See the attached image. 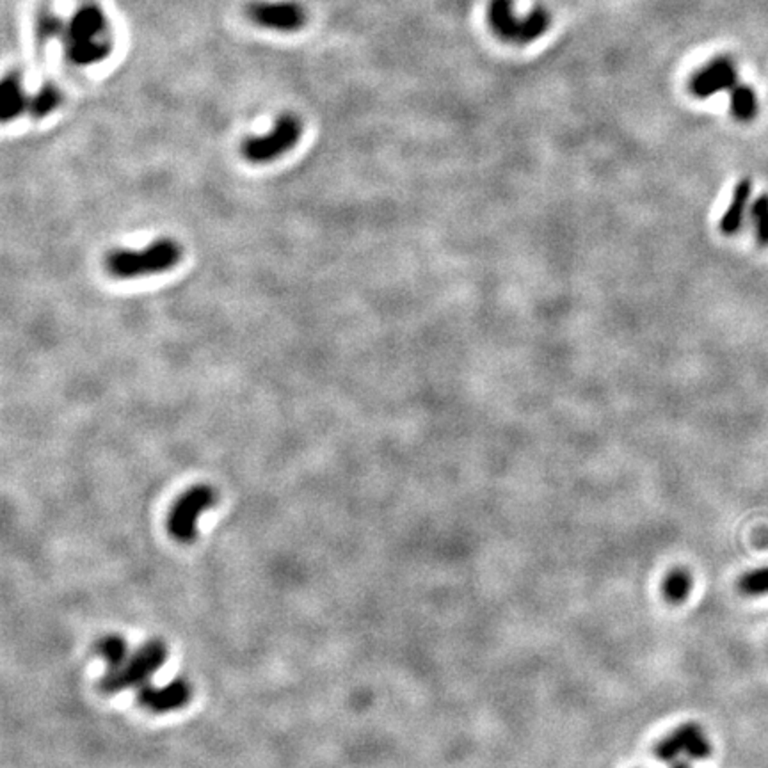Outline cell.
<instances>
[{
    "instance_id": "obj_4",
    "label": "cell",
    "mask_w": 768,
    "mask_h": 768,
    "mask_svg": "<svg viewBox=\"0 0 768 768\" xmlns=\"http://www.w3.org/2000/svg\"><path fill=\"white\" fill-rule=\"evenodd\" d=\"M217 504V491L209 484H198L187 489L172 504L168 516V532L178 541L191 545L198 537V519Z\"/></svg>"
},
{
    "instance_id": "obj_11",
    "label": "cell",
    "mask_w": 768,
    "mask_h": 768,
    "mask_svg": "<svg viewBox=\"0 0 768 768\" xmlns=\"http://www.w3.org/2000/svg\"><path fill=\"white\" fill-rule=\"evenodd\" d=\"M731 114L734 120L747 123L758 114V94L747 84H738L731 91Z\"/></svg>"
},
{
    "instance_id": "obj_2",
    "label": "cell",
    "mask_w": 768,
    "mask_h": 768,
    "mask_svg": "<svg viewBox=\"0 0 768 768\" xmlns=\"http://www.w3.org/2000/svg\"><path fill=\"white\" fill-rule=\"evenodd\" d=\"M550 15L543 7L530 13H517L514 0H493L489 4V24L506 42L528 44L541 38L550 27Z\"/></svg>"
},
{
    "instance_id": "obj_9",
    "label": "cell",
    "mask_w": 768,
    "mask_h": 768,
    "mask_svg": "<svg viewBox=\"0 0 768 768\" xmlns=\"http://www.w3.org/2000/svg\"><path fill=\"white\" fill-rule=\"evenodd\" d=\"M753 194V183L749 178H743L736 183L734 191H733V198L731 203L727 207L723 219H721V231L733 237L742 230L745 213H747V207H749V200Z\"/></svg>"
},
{
    "instance_id": "obj_12",
    "label": "cell",
    "mask_w": 768,
    "mask_h": 768,
    "mask_svg": "<svg viewBox=\"0 0 768 768\" xmlns=\"http://www.w3.org/2000/svg\"><path fill=\"white\" fill-rule=\"evenodd\" d=\"M94 649H96V655L102 656L107 662V665H109L107 673L118 671L120 667H123V664L128 660L127 642L120 635H107V637L98 640Z\"/></svg>"
},
{
    "instance_id": "obj_10",
    "label": "cell",
    "mask_w": 768,
    "mask_h": 768,
    "mask_svg": "<svg viewBox=\"0 0 768 768\" xmlns=\"http://www.w3.org/2000/svg\"><path fill=\"white\" fill-rule=\"evenodd\" d=\"M692 587H694L692 575L684 567H674L667 571V575L662 580V595L665 597V601L673 605H682L683 601H686V597L692 593Z\"/></svg>"
},
{
    "instance_id": "obj_13",
    "label": "cell",
    "mask_w": 768,
    "mask_h": 768,
    "mask_svg": "<svg viewBox=\"0 0 768 768\" xmlns=\"http://www.w3.org/2000/svg\"><path fill=\"white\" fill-rule=\"evenodd\" d=\"M738 593L743 596L756 597L768 595V566L743 573L738 578Z\"/></svg>"
},
{
    "instance_id": "obj_8",
    "label": "cell",
    "mask_w": 768,
    "mask_h": 768,
    "mask_svg": "<svg viewBox=\"0 0 768 768\" xmlns=\"http://www.w3.org/2000/svg\"><path fill=\"white\" fill-rule=\"evenodd\" d=\"M191 694V684L185 680H172L164 686L146 683L137 692V703L153 714H168L187 706Z\"/></svg>"
},
{
    "instance_id": "obj_1",
    "label": "cell",
    "mask_w": 768,
    "mask_h": 768,
    "mask_svg": "<svg viewBox=\"0 0 768 768\" xmlns=\"http://www.w3.org/2000/svg\"><path fill=\"white\" fill-rule=\"evenodd\" d=\"M182 260V248L172 239H159L141 251L116 250L105 258L109 276L116 280H133L162 274L174 269Z\"/></svg>"
},
{
    "instance_id": "obj_5",
    "label": "cell",
    "mask_w": 768,
    "mask_h": 768,
    "mask_svg": "<svg viewBox=\"0 0 768 768\" xmlns=\"http://www.w3.org/2000/svg\"><path fill=\"white\" fill-rule=\"evenodd\" d=\"M712 743L704 733V729L695 723H684L680 724L665 736H662L655 747L653 754L671 765L678 760H706L712 756Z\"/></svg>"
},
{
    "instance_id": "obj_3",
    "label": "cell",
    "mask_w": 768,
    "mask_h": 768,
    "mask_svg": "<svg viewBox=\"0 0 768 768\" xmlns=\"http://www.w3.org/2000/svg\"><path fill=\"white\" fill-rule=\"evenodd\" d=\"M166 656H168V649L162 640H148L132 656H128L123 667H120L118 671L107 673L98 682V688L102 690V694L111 695V694L123 692L132 686H143L164 665Z\"/></svg>"
},
{
    "instance_id": "obj_15",
    "label": "cell",
    "mask_w": 768,
    "mask_h": 768,
    "mask_svg": "<svg viewBox=\"0 0 768 768\" xmlns=\"http://www.w3.org/2000/svg\"><path fill=\"white\" fill-rule=\"evenodd\" d=\"M669 768H692L690 767V763L686 762V760H678V762H674V763H671Z\"/></svg>"
},
{
    "instance_id": "obj_7",
    "label": "cell",
    "mask_w": 768,
    "mask_h": 768,
    "mask_svg": "<svg viewBox=\"0 0 768 768\" xmlns=\"http://www.w3.org/2000/svg\"><path fill=\"white\" fill-rule=\"evenodd\" d=\"M738 84V70L734 61L727 55H721L694 74L690 91L694 96L704 100L724 91L731 93Z\"/></svg>"
},
{
    "instance_id": "obj_6",
    "label": "cell",
    "mask_w": 768,
    "mask_h": 768,
    "mask_svg": "<svg viewBox=\"0 0 768 768\" xmlns=\"http://www.w3.org/2000/svg\"><path fill=\"white\" fill-rule=\"evenodd\" d=\"M299 137L300 123L292 116H285L276 123L271 133L248 139L242 146V155L253 164H265L290 152L298 144Z\"/></svg>"
},
{
    "instance_id": "obj_14",
    "label": "cell",
    "mask_w": 768,
    "mask_h": 768,
    "mask_svg": "<svg viewBox=\"0 0 768 768\" xmlns=\"http://www.w3.org/2000/svg\"><path fill=\"white\" fill-rule=\"evenodd\" d=\"M751 221L758 246L768 248V194H762L751 207Z\"/></svg>"
}]
</instances>
